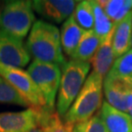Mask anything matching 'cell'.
I'll return each instance as SVG.
<instances>
[{
    "instance_id": "obj_1",
    "label": "cell",
    "mask_w": 132,
    "mask_h": 132,
    "mask_svg": "<svg viewBox=\"0 0 132 132\" xmlns=\"http://www.w3.org/2000/svg\"><path fill=\"white\" fill-rule=\"evenodd\" d=\"M26 48L29 55L37 61L55 64L60 68L67 62L63 55L60 31L54 24L47 22L34 23L27 39Z\"/></svg>"
},
{
    "instance_id": "obj_2",
    "label": "cell",
    "mask_w": 132,
    "mask_h": 132,
    "mask_svg": "<svg viewBox=\"0 0 132 132\" xmlns=\"http://www.w3.org/2000/svg\"><path fill=\"white\" fill-rule=\"evenodd\" d=\"M103 78L92 71L85 80L71 108L63 117L64 122L70 126L91 118L103 104Z\"/></svg>"
},
{
    "instance_id": "obj_3",
    "label": "cell",
    "mask_w": 132,
    "mask_h": 132,
    "mask_svg": "<svg viewBox=\"0 0 132 132\" xmlns=\"http://www.w3.org/2000/svg\"><path fill=\"white\" fill-rule=\"evenodd\" d=\"M90 63L70 60L62 67V76L56 110L57 113L63 118L71 108L80 92L90 71Z\"/></svg>"
},
{
    "instance_id": "obj_4",
    "label": "cell",
    "mask_w": 132,
    "mask_h": 132,
    "mask_svg": "<svg viewBox=\"0 0 132 132\" xmlns=\"http://www.w3.org/2000/svg\"><path fill=\"white\" fill-rule=\"evenodd\" d=\"M34 20L31 1L11 0L0 7V30L18 39L28 35Z\"/></svg>"
},
{
    "instance_id": "obj_5",
    "label": "cell",
    "mask_w": 132,
    "mask_h": 132,
    "mask_svg": "<svg viewBox=\"0 0 132 132\" xmlns=\"http://www.w3.org/2000/svg\"><path fill=\"white\" fill-rule=\"evenodd\" d=\"M27 71L42 94L47 110L53 112L61 82V68L55 64L33 60Z\"/></svg>"
},
{
    "instance_id": "obj_6",
    "label": "cell",
    "mask_w": 132,
    "mask_h": 132,
    "mask_svg": "<svg viewBox=\"0 0 132 132\" xmlns=\"http://www.w3.org/2000/svg\"><path fill=\"white\" fill-rule=\"evenodd\" d=\"M0 76L22 96L28 106L39 111L49 112L46 108L42 94L28 71L20 68L7 66L0 63Z\"/></svg>"
},
{
    "instance_id": "obj_7",
    "label": "cell",
    "mask_w": 132,
    "mask_h": 132,
    "mask_svg": "<svg viewBox=\"0 0 132 132\" xmlns=\"http://www.w3.org/2000/svg\"><path fill=\"white\" fill-rule=\"evenodd\" d=\"M44 113L47 112L39 111L33 108L27 109L24 111L16 113H1L0 132L30 131L40 125Z\"/></svg>"
},
{
    "instance_id": "obj_8",
    "label": "cell",
    "mask_w": 132,
    "mask_h": 132,
    "mask_svg": "<svg viewBox=\"0 0 132 132\" xmlns=\"http://www.w3.org/2000/svg\"><path fill=\"white\" fill-rule=\"evenodd\" d=\"M30 61V55L23 43L8 33L0 30V63L22 69Z\"/></svg>"
},
{
    "instance_id": "obj_9",
    "label": "cell",
    "mask_w": 132,
    "mask_h": 132,
    "mask_svg": "<svg viewBox=\"0 0 132 132\" xmlns=\"http://www.w3.org/2000/svg\"><path fill=\"white\" fill-rule=\"evenodd\" d=\"M103 86L107 103L123 113H127L128 98L132 92V78L107 75Z\"/></svg>"
},
{
    "instance_id": "obj_10",
    "label": "cell",
    "mask_w": 132,
    "mask_h": 132,
    "mask_svg": "<svg viewBox=\"0 0 132 132\" xmlns=\"http://www.w3.org/2000/svg\"><path fill=\"white\" fill-rule=\"evenodd\" d=\"M77 2L73 0H36L32 2V8L43 19L60 24L72 15Z\"/></svg>"
},
{
    "instance_id": "obj_11",
    "label": "cell",
    "mask_w": 132,
    "mask_h": 132,
    "mask_svg": "<svg viewBox=\"0 0 132 132\" xmlns=\"http://www.w3.org/2000/svg\"><path fill=\"white\" fill-rule=\"evenodd\" d=\"M99 114L109 132H132V118L107 102L102 104Z\"/></svg>"
},
{
    "instance_id": "obj_12",
    "label": "cell",
    "mask_w": 132,
    "mask_h": 132,
    "mask_svg": "<svg viewBox=\"0 0 132 132\" xmlns=\"http://www.w3.org/2000/svg\"><path fill=\"white\" fill-rule=\"evenodd\" d=\"M113 32H114V29L112 32L109 33L103 40H101L97 52L95 53L93 59L90 62L91 66L93 68L92 71L96 72L102 77L107 76L114 62V55L113 51Z\"/></svg>"
},
{
    "instance_id": "obj_13",
    "label": "cell",
    "mask_w": 132,
    "mask_h": 132,
    "mask_svg": "<svg viewBox=\"0 0 132 132\" xmlns=\"http://www.w3.org/2000/svg\"><path fill=\"white\" fill-rule=\"evenodd\" d=\"M132 39V12L116 26L113 35V51L118 59L129 51Z\"/></svg>"
},
{
    "instance_id": "obj_14",
    "label": "cell",
    "mask_w": 132,
    "mask_h": 132,
    "mask_svg": "<svg viewBox=\"0 0 132 132\" xmlns=\"http://www.w3.org/2000/svg\"><path fill=\"white\" fill-rule=\"evenodd\" d=\"M85 30L76 24L72 15L63 24L60 31L62 49L68 56L71 57L79 44Z\"/></svg>"
},
{
    "instance_id": "obj_15",
    "label": "cell",
    "mask_w": 132,
    "mask_h": 132,
    "mask_svg": "<svg viewBox=\"0 0 132 132\" xmlns=\"http://www.w3.org/2000/svg\"><path fill=\"white\" fill-rule=\"evenodd\" d=\"M101 40L98 35L95 33L94 29L85 30L83 36L80 40L78 46L71 57V60L90 63L93 59L95 53L97 52L100 46Z\"/></svg>"
},
{
    "instance_id": "obj_16",
    "label": "cell",
    "mask_w": 132,
    "mask_h": 132,
    "mask_svg": "<svg viewBox=\"0 0 132 132\" xmlns=\"http://www.w3.org/2000/svg\"><path fill=\"white\" fill-rule=\"evenodd\" d=\"M99 3L107 17L116 26L132 12V0H105Z\"/></svg>"
},
{
    "instance_id": "obj_17",
    "label": "cell",
    "mask_w": 132,
    "mask_h": 132,
    "mask_svg": "<svg viewBox=\"0 0 132 132\" xmlns=\"http://www.w3.org/2000/svg\"><path fill=\"white\" fill-rule=\"evenodd\" d=\"M92 9L94 13V31L98 35L100 40H103L110 32H112L116 24L105 14L104 10L101 7L99 1H91Z\"/></svg>"
},
{
    "instance_id": "obj_18",
    "label": "cell",
    "mask_w": 132,
    "mask_h": 132,
    "mask_svg": "<svg viewBox=\"0 0 132 132\" xmlns=\"http://www.w3.org/2000/svg\"><path fill=\"white\" fill-rule=\"evenodd\" d=\"M72 17L76 24L84 30H90L94 28V13L91 1H78L76 4Z\"/></svg>"
},
{
    "instance_id": "obj_19",
    "label": "cell",
    "mask_w": 132,
    "mask_h": 132,
    "mask_svg": "<svg viewBox=\"0 0 132 132\" xmlns=\"http://www.w3.org/2000/svg\"><path fill=\"white\" fill-rule=\"evenodd\" d=\"M43 132H71L72 126L68 125L58 113H44L40 122Z\"/></svg>"
},
{
    "instance_id": "obj_20",
    "label": "cell",
    "mask_w": 132,
    "mask_h": 132,
    "mask_svg": "<svg viewBox=\"0 0 132 132\" xmlns=\"http://www.w3.org/2000/svg\"><path fill=\"white\" fill-rule=\"evenodd\" d=\"M108 75L118 77L132 78V49L116 59Z\"/></svg>"
},
{
    "instance_id": "obj_21",
    "label": "cell",
    "mask_w": 132,
    "mask_h": 132,
    "mask_svg": "<svg viewBox=\"0 0 132 132\" xmlns=\"http://www.w3.org/2000/svg\"><path fill=\"white\" fill-rule=\"evenodd\" d=\"M0 103L15 104L21 107H28V103L22 96L0 76Z\"/></svg>"
},
{
    "instance_id": "obj_22",
    "label": "cell",
    "mask_w": 132,
    "mask_h": 132,
    "mask_svg": "<svg viewBox=\"0 0 132 132\" xmlns=\"http://www.w3.org/2000/svg\"><path fill=\"white\" fill-rule=\"evenodd\" d=\"M71 132H109L99 113L72 126Z\"/></svg>"
},
{
    "instance_id": "obj_23",
    "label": "cell",
    "mask_w": 132,
    "mask_h": 132,
    "mask_svg": "<svg viewBox=\"0 0 132 132\" xmlns=\"http://www.w3.org/2000/svg\"><path fill=\"white\" fill-rule=\"evenodd\" d=\"M132 118V92L129 98H128V102H127V113H126Z\"/></svg>"
},
{
    "instance_id": "obj_24",
    "label": "cell",
    "mask_w": 132,
    "mask_h": 132,
    "mask_svg": "<svg viewBox=\"0 0 132 132\" xmlns=\"http://www.w3.org/2000/svg\"><path fill=\"white\" fill-rule=\"evenodd\" d=\"M28 132H43L42 129H40V128H34V129H32V130H30V131Z\"/></svg>"
},
{
    "instance_id": "obj_25",
    "label": "cell",
    "mask_w": 132,
    "mask_h": 132,
    "mask_svg": "<svg viewBox=\"0 0 132 132\" xmlns=\"http://www.w3.org/2000/svg\"><path fill=\"white\" fill-rule=\"evenodd\" d=\"M131 46H132V39H131Z\"/></svg>"
}]
</instances>
